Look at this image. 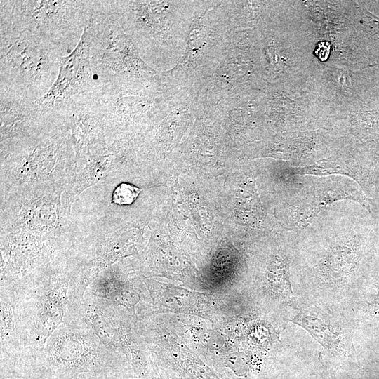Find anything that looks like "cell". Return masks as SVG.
<instances>
[{"label":"cell","instance_id":"1","mask_svg":"<svg viewBox=\"0 0 379 379\" xmlns=\"http://www.w3.org/2000/svg\"><path fill=\"white\" fill-rule=\"evenodd\" d=\"M128 364L124 355L105 346L84 319L68 307L63 322L43 350L4 379H76L84 373L124 371Z\"/></svg>","mask_w":379,"mask_h":379},{"label":"cell","instance_id":"2","mask_svg":"<svg viewBox=\"0 0 379 379\" xmlns=\"http://www.w3.org/2000/svg\"><path fill=\"white\" fill-rule=\"evenodd\" d=\"M93 1H0V29L34 34L62 56L72 53L90 19Z\"/></svg>","mask_w":379,"mask_h":379},{"label":"cell","instance_id":"3","mask_svg":"<svg viewBox=\"0 0 379 379\" xmlns=\"http://www.w3.org/2000/svg\"><path fill=\"white\" fill-rule=\"evenodd\" d=\"M9 287L15 293L25 351L7 375L39 354L51 335L63 322L69 301V279L60 273L39 274Z\"/></svg>","mask_w":379,"mask_h":379},{"label":"cell","instance_id":"4","mask_svg":"<svg viewBox=\"0 0 379 379\" xmlns=\"http://www.w3.org/2000/svg\"><path fill=\"white\" fill-rule=\"evenodd\" d=\"M62 55L39 37L0 29V90L34 101L50 90Z\"/></svg>","mask_w":379,"mask_h":379},{"label":"cell","instance_id":"5","mask_svg":"<svg viewBox=\"0 0 379 379\" xmlns=\"http://www.w3.org/2000/svg\"><path fill=\"white\" fill-rule=\"evenodd\" d=\"M85 31L99 88L128 86L133 78L146 72L119 22L117 1H93Z\"/></svg>","mask_w":379,"mask_h":379},{"label":"cell","instance_id":"6","mask_svg":"<svg viewBox=\"0 0 379 379\" xmlns=\"http://www.w3.org/2000/svg\"><path fill=\"white\" fill-rule=\"evenodd\" d=\"M109 350L124 355L138 379H149L152 361L136 320L123 307L95 297L86 291L84 299L69 302Z\"/></svg>","mask_w":379,"mask_h":379},{"label":"cell","instance_id":"7","mask_svg":"<svg viewBox=\"0 0 379 379\" xmlns=\"http://www.w3.org/2000/svg\"><path fill=\"white\" fill-rule=\"evenodd\" d=\"M289 175L287 222L290 231L307 227L325 207L341 200L354 201L372 215L370 199L349 177L300 175L291 172Z\"/></svg>","mask_w":379,"mask_h":379},{"label":"cell","instance_id":"8","mask_svg":"<svg viewBox=\"0 0 379 379\" xmlns=\"http://www.w3.org/2000/svg\"><path fill=\"white\" fill-rule=\"evenodd\" d=\"M98 89L90 60L88 37L84 29L74 51L60 57L58 74L50 90L34 103L45 113L80 95Z\"/></svg>","mask_w":379,"mask_h":379},{"label":"cell","instance_id":"9","mask_svg":"<svg viewBox=\"0 0 379 379\" xmlns=\"http://www.w3.org/2000/svg\"><path fill=\"white\" fill-rule=\"evenodd\" d=\"M91 295L123 307L136 320L151 313V299L138 284L126 280L116 272H107L90 284Z\"/></svg>","mask_w":379,"mask_h":379},{"label":"cell","instance_id":"10","mask_svg":"<svg viewBox=\"0 0 379 379\" xmlns=\"http://www.w3.org/2000/svg\"><path fill=\"white\" fill-rule=\"evenodd\" d=\"M1 377L8 374L22 358L25 346L20 333L14 291L0 289Z\"/></svg>","mask_w":379,"mask_h":379},{"label":"cell","instance_id":"11","mask_svg":"<svg viewBox=\"0 0 379 379\" xmlns=\"http://www.w3.org/2000/svg\"><path fill=\"white\" fill-rule=\"evenodd\" d=\"M151 299V313H185L206 316L207 295L156 280L146 281Z\"/></svg>","mask_w":379,"mask_h":379},{"label":"cell","instance_id":"12","mask_svg":"<svg viewBox=\"0 0 379 379\" xmlns=\"http://www.w3.org/2000/svg\"><path fill=\"white\" fill-rule=\"evenodd\" d=\"M291 322L307 331L321 345L332 352L346 353L354 348L351 338L319 312L300 310Z\"/></svg>","mask_w":379,"mask_h":379},{"label":"cell","instance_id":"13","mask_svg":"<svg viewBox=\"0 0 379 379\" xmlns=\"http://www.w3.org/2000/svg\"><path fill=\"white\" fill-rule=\"evenodd\" d=\"M267 284L272 293L282 298L293 295L288 263L281 255L273 258L267 273Z\"/></svg>","mask_w":379,"mask_h":379},{"label":"cell","instance_id":"14","mask_svg":"<svg viewBox=\"0 0 379 379\" xmlns=\"http://www.w3.org/2000/svg\"><path fill=\"white\" fill-rule=\"evenodd\" d=\"M175 364L182 379H219L198 358L185 351L180 352Z\"/></svg>","mask_w":379,"mask_h":379},{"label":"cell","instance_id":"15","mask_svg":"<svg viewBox=\"0 0 379 379\" xmlns=\"http://www.w3.org/2000/svg\"><path fill=\"white\" fill-rule=\"evenodd\" d=\"M372 290L365 302L364 314L368 321L379 325V275L373 283Z\"/></svg>","mask_w":379,"mask_h":379},{"label":"cell","instance_id":"16","mask_svg":"<svg viewBox=\"0 0 379 379\" xmlns=\"http://www.w3.org/2000/svg\"><path fill=\"white\" fill-rule=\"evenodd\" d=\"M140 190L129 183L120 184L114 191L112 201L120 205L132 204L138 196Z\"/></svg>","mask_w":379,"mask_h":379},{"label":"cell","instance_id":"17","mask_svg":"<svg viewBox=\"0 0 379 379\" xmlns=\"http://www.w3.org/2000/svg\"><path fill=\"white\" fill-rule=\"evenodd\" d=\"M76 379H138L136 377H130L124 371H110L100 373H84L79 375Z\"/></svg>","mask_w":379,"mask_h":379},{"label":"cell","instance_id":"18","mask_svg":"<svg viewBox=\"0 0 379 379\" xmlns=\"http://www.w3.org/2000/svg\"><path fill=\"white\" fill-rule=\"evenodd\" d=\"M372 216L379 225V184L370 199Z\"/></svg>","mask_w":379,"mask_h":379},{"label":"cell","instance_id":"19","mask_svg":"<svg viewBox=\"0 0 379 379\" xmlns=\"http://www.w3.org/2000/svg\"><path fill=\"white\" fill-rule=\"evenodd\" d=\"M314 53L321 61L326 60L329 55L330 44L328 42H319Z\"/></svg>","mask_w":379,"mask_h":379},{"label":"cell","instance_id":"20","mask_svg":"<svg viewBox=\"0 0 379 379\" xmlns=\"http://www.w3.org/2000/svg\"><path fill=\"white\" fill-rule=\"evenodd\" d=\"M149 379H166L154 361H152V371Z\"/></svg>","mask_w":379,"mask_h":379},{"label":"cell","instance_id":"21","mask_svg":"<svg viewBox=\"0 0 379 379\" xmlns=\"http://www.w3.org/2000/svg\"><path fill=\"white\" fill-rule=\"evenodd\" d=\"M9 379H27V378H24V377H13Z\"/></svg>","mask_w":379,"mask_h":379}]
</instances>
